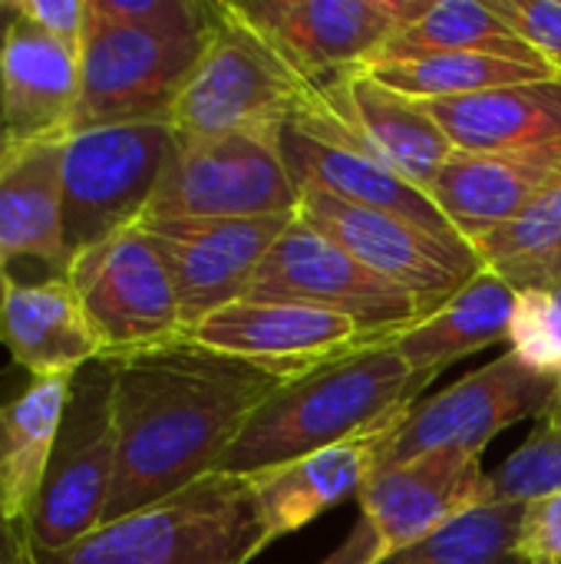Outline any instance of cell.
Returning a JSON list of instances; mask_svg holds the SVG:
<instances>
[{
  "label": "cell",
  "mask_w": 561,
  "mask_h": 564,
  "mask_svg": "<svg viewBox=\"0 0 561 564\" xmlns=\"http://www.w3.org/2000/svg\"><path fill=\"white\" fill-rule=\"evenodd\" d=\"M79 50L13 10L3 43V119L10 145L66 142L79 109Z\"/></svg>",
  "instance_id": "d6986e66"
},
{
  "label": "cell",
  "mask_w": 561,
  "mask_h": 564,
  "mask_svg": "<svg viewBox=\"0 0 561 564\" xmlns=\"http://www.w3.org/2000/svg\"><path fill=\"white\" fill-rule=\"evenodd\" d=\"M298 208L301 188L281 142L212 135L175 145L145 218H268Z\"/></svg>",
  "instance_id": "7c38bea8"
},
{
  "label": "cell",
  "mask_w": 561,
  "mask_h": 564,
  "mask_svg": "<svg viewBox=\"0 0 561 564\" xmlns=\"http://www.w3.org/2000/svg\"><path fill=\"white\" fill-rule=\"evenodd\" d=\"M489 7L561 76V0H489Z\"/></svg>",
  "instance_id": "d6a6232c"
},
{
  "label": "cell",
  "mask_w": 561,
  "mask_h": 564,
  "mask_svg": "<svg viewBox=\"0 0 561 564\" xmlns=\"http://www.w3.org/2000/svg\"><path fill=\"white\" fill-rule=\"evenodd\" d=\"M63 145H17L0 159V258L40 261L66 274L63 241Z\"/></svg>",
  "instance_id": "cb8c5ba5"
},
{
  "label": "cell",
  "mask_w": 561,
  "mask_h": 564,
  "mask_svg": "<svg viewBox=\"0 0 561 564\" xmlns=\"http://www.w3.org/2000/svg\"><path fill=\"white\" fill-rule=\"evenodd\" d=\"M271 545L248 479L208 476L36 564H251Z\"/></svg>",
  "instance_id": "3957f363"
},
{
  "label": "cell",
  "mask_w": 561,
  "mask_h": 564,
  "mask_svg": "<svg viewBox=\"0 0 561 564\" xmlns=\"http://www.w3.org/2000/svg\"><path fill=\"white\" fill-rule=\"evenodd\" d=\"M486 271L516 294L555 291L561 284V182L539 195L513 221L473 241Z\"/></svg>",
  "instance_id": "83f0119b"
},
{
  "label": "cell",
  "mask_w": 561,
  "mask_h": 564,
  "mask_svg": "<svg viewBox=\"0 0 561 564\" xmlns=\"http://www.w3.org/2000/svg\"><path fill=\"white\" fill-rule=\"evenodd\" d=\"M393 433L397 430H384L350 443H337L331 449L251 476L248 482L271 542L301 532L317 516L360 496Z\"/></svg>",
  "instance_id": "603a6c76"
},
{
  "label": "cell",
  "mask_w": 561,
  "mask_h": 564,
  "mask_svg": "<svg viewBox=\"0 0 561 564\" xmlns=\"http://www.w3.org/2000/svg\"><path fill=\"white\" fill-rule=\"evenodd\" d=\"M281 155L298 188H317L341 202L397 215L433 235H460L423 188H417L387 162L374 159L370 152L350 142L327 139V135L308 132L298 122H288L281 132Z\"/></svg>",
  "instance_id": "ffe728a7"
},
{
  "label": "cell",
  "mask_w": 561,
  "mask_h": 564,
  "mask_svg": "<svg viewBox=\"0 0 561 564\" xmlns=\"http://www.w3.org/2000/svg\"><path fill=\"white\" fill-rule=\"evenodd\" d=\"M360 519H367L387 552H400L450 519L489 502V473L473 453H427L400 466L374 469L364 482Z\"/></svg>",
  "instance_id": "e0dca14e"
},
{
  "label": "cell",
  "mask_w": 561,
  "mask_h": 564,
  "mask_svg": "<svg viewBox=\"0 0 561 564\" xmlns=\"http://www.w3.org/2000/svg\"><path fill=\"white\" fill-rule=\"evenodd\" d=\"M116 367L99 357L69 380L43 492L30 519L36 552H63L103 525L116 479Z\"/></svg>",
  "instance_id": "8992f818"
},
{
  "label": "cell",
  "mask_w": 561,
  "mask_h": 564,
  "mask_svg": "<svg viewBox=\"0 0 561 564\" xmlns=\"http://www.w3.org/2000/svg\"><path fill=\"white\" fill-rule=\"evenodd\" d=\"M559 377L532 370L519 354H503L489 367L466 373L436 397L420 400L387 440L377 469L453 449L483 456V449L509 426L542 416L555 400Z\"/></svg>",
  "instance_id": "4fadbf2b"
},
{
  "label": "cell",
  "mask_w": 561,
  "mask_h": 564,
  "mask_svg": "<svg viewBox=\"0 0 561 564\" xmlns=\"http://www.w3.org/2000/svg\"><path fill=\"white\" fill-rule=\"evenodd\" d=\"M298 215L374 274L403 288L420 304L423 317L440 311L483 271V261L466 238L433 235L413 221L341 202L317 188H301Z\"/></svg>",
  "instance_id": "8fae6325"
},
{
  "label": "cell",
  "mask_w": 561,
  "mask_h": 564,
  "mask_svg": "<svg viewBox=\"0 0 561 564\" xmlns=\"http://www.w3.org/2000/svg\"><path fill=\"white\" fill-rule=\"evenodd\" d=\"M516 297L519 294L503 278L483 268L456 297L410 330L397 334L390 344L417 373L440 377L450 364H460L489 344L509 340Z\"/></svg>",
  "instance_id": "484cf974"
},
{
  "label": "cell",
  "mask_w": 561,
  "mask_h": 564,
  "mask_svg": "<svg viewBox=\"0 0 561 564\" xmlns=\"http://www.w3.org/2000/svg\"><path fill=\"white\" fill-rule=\"evenodd\" d=\"M66 281L73 284L106 360L188 337L169 261L142 225L76 254L66 264Z\"/></svg>",
  "instance_id": "ba28073f"
},
{
  "label": "cell",
  "mask_w": 561,
  "mask_h": 564,
  "mask_svg": "<svg viewBox=\"0 0 561 564\" xmlns=\"http://www.w3.org/2000/svg\"><path fill=\"white\" fill-rule=\"evenodd\" d=\"M175 145L169 122L99 126L66 139L63 241L69 261L149 215Z\"/></svg>",
  "instance_id": "5b68a950"
},
{
  "label": "cell",
  "mask_w": 561,
  "mask_h": 564,
  "mask_svg": "<svg viewBox=\"0 0 561 564\" xmlns=\"http://www.w3.org/2000/svg\"><path fill=\"white\" fill-rule=\"evenodd\" d=\"M10 274H7V261L0 258V311H3V301H7V291H10Z\"/></svg>",
  "instance_id": "f35d334b"
},
{
  "label": "cell",
  "mask_w": 561,
  "mask_h": 564,
  "mask_svg": "<svg viewBox=\"0 0 561 564\" xmlns=\"http://www.w3.org/2000/svg\"><path fill=\"white\" fill-rule=\"evenodd\" d=\"M561 492V413L546 410L529 440L489 473V502H532Z\"/></svg>",
  "instance_id": "4dcf8cb0"
},
{
  "label": "cell",
  "mask_w": 561,
  "mask_h": 564,
  "mask_svg": "<svg viewBox=\"0 0 561 564\" xmlns=\"http://www.w3.org/2000/svg\"><path fill=\"white\" fill-rule=\"evenodd\" d=\"M526 502L476 506L380 564H522L519 529Z\"/></svg>",
  "instance_id": "f546056e"
},
{
  "label": "cell",
  "mask_w": 561,
  "mask_h": 564,
  "mask_svg": "<svg viewBox=\"0 0 561 564\" xmlns=\"http://www.w3.org/2000/svg\"><path fill=\"white\" fill-rule=\"evenodd\" d=\"M513 354H519L539 373H561V304L555 291H526L516 297L513 327H509Z\"/></svg>",
  "instance_id": "1f68e13d"
},
{
  "label": "cell",
  "mask_w": 561,
  "mask_h": 564,
  "mask_svg": "<svg viewBox=\"0 0 561 564\" xmlns=\"http://www.w3.org/2000/svg\"><path fill=\"white\" fill-rule=\"evenodd\" d=\"M519 558L522 564H561V492L526 502Z\"/></svg>",
  "instance_id": "836d02e7"
},
{
  "label": "cell",
  "mask_w": 561,
  "mask_h": 564,
  "mask_svg": "<svg viewBox=\"0 0 561 564\" xmlns=\"http://www.w3.org/2000/svg\"><path fill=\"white\" fill-rule=\"evenodd\" d=\"M561 182V142L516 152H453L427 195L473 245Z\"/></svg>",
  "instance_id": "ac0fdd59"
},
{
  "label": "cell",
  "mask_w": 561,
  "mask_h": 564,
  "mask_svg": "<svg viewBox=\"0 0 561 564\" xmlns=\"http://www.w3.org/2000/svg\"><path fill=\"white\" fill-rule=\"evenodd\" d=\"M0 344L10 364L33 377H73L103 357V344L66 274L10 281L0 311Z\"/></svg>",
  "instance_id": "7402d4cb"
},
{
  "label": "cell",
  "mask_w": 561,
  "mask_h": 564,
  "mask_svg": "<svg viewBox=\"0 0 561 564\" xmlns=\"http://www.w3.org/2000/svg\"><path fill=\"white\" fill-rule=\"evenodd\" d=\"M208 36L212 33L182 36L112 23L86 0L76 132L126 122H169L175 99L208 46Z\"/></svg>",
  "instance_id": "52a82bcc"
},
{
  "label": "cell",
  "mask_w": 561,
  "mask_h": 564,
  "mask_svg": "<svg viewBox=\"0 0 561 564\" xmlns=\"http://www.w3.org/2000/svg\"><path fill=\"white\" fill-rule=\"evenodd\" d=\"M112 367L119 446L103 525L215 476L241 426L284 383L188 337Z\"/></svg>",
  "instance_id": "6da1fadb"
},
{
  "label": "cell",
  "mask_w": 561,
  "mask_h": 564,
  "mask_svg": "<svg viewBox=\"0 0 561 564\" xmlns=\"http://www.w3.org/2000/svg\"><path fill=\"white\" fill-rule=\"evenodd\" d=\"M10 23H13V0H0V159L13 149L7 135V119H3V43H7Z\"/></svg>",
  "instance_id": "74e56055"
},
{
  "label": "cell",
  "mask_w": 561,
  "mask_h": 564,
  "mask_svg": "<svg viewBox=\"0 0 561 564\" xmlns=\"http://www.w3.org/2000/svg\"><path fill=\"white\" fill-rule=\"evenodd\" d=\"M387 555H390V552H387L380 532H377L367 519H360V522L354 525V532L341 542V549H337L324 564H380Z\"/></svg>",
  "instance_id": "d590c367"
},
{
  "label": "cell",
  "mask_w": 561,
  "mask_h": 564,
  "mask_svg": "<svg viewBox=\"0 0 561 564\" xmlns=\"http://www.w3.org/2000/svg\"><path fill=\"white\" fill-rule=\"evenodd\" d=\"M73 377L0 370V516L30 525Z\"/></svg>",
  "instance_id": "44dd1931"
},
{
  "label": "cell",
  "mask_w": 561,
  "mask_h": 564,
  "mask_svg": "<svg viewBox=\"0 0 561 564\" xmlns=\"http://www.w3.org/2000/svg\"><path fill=\"white\" fill-rule=\"evenodd\" d=\"M436 377L417 373L390 340L281 383L241 426L215 476L251 479L274 466L397 430Z\"/></svg>",
  "instance_id": "7a4b0ae2"
},
{
  "label": "cell",
  "mask_w": 561,
  "mask_h": 564,
  "mask_svg": "<svg viewBox=\"0 0 561 564\" xmlns=\"http://www.w3.org/2000/svg\"><path fill=\"white\" fill-rule=\"evenodd\" d=\"M188 340L245 360L284 383L370 344L364 330L341 314L255 297H241L215 311L188 330Z\"/></svg>",
  "instance_id": "2e32d148"
},
{
  "label": "cell",
  "mask_w": 561,
  "mask_h": 564,
  "mask_svg": "<svg viewBox=\"0 0 561 564\" xmlns=\"http://www.w3.org/2000/svg\"><path fill=\"white\" fill-rule=\"evenodd\" d=\"M360 73L377 79L380 86L417 99H453V96H473L499 86L516 83H536L559 76L549 66H529L503 56H483V53H440L423 59H393V63H370Z\"/></svg>",
  "instance_id": "f1b7e54d"
},
{
  "label": "cell",
  "mask_w": 561,
  "mask_h": 564,
  "mask_svg": "<svg viewBox=\"0 0 561 564\" xmlns=\"http://www.w3.org/2000/svg\"><path fill=\"white\" fill-rule=\"evenodd\" d=\"M552 410L561 413V373H559V387H555V400H552Z\"/></svg>",
  "instance_id": "ab89813d"
},
{
  "label": "cell",
  "mask_w": 561,
  "mask_h": 564,
  "mask_svg": "<svg viewBox=\"0 0 561 564\" xmlns=\"http://www.w3.org/2000/svg\"><path fill=\"white\" fill-rule=\"evenodd\" d=\"M440 53H483L529 66H549L493 7L489 0H433L420 20L400 30L374 63L423 59ZM552 69V66H549Z\"/></svg>",
  "instance_id": "4316f807"
},
{
  "label": "cell",
  "mask_w": 561,
  "mask_h": 564,
  "mask_svg": "<svg viewBox=\"0 0 561 564\" xmlns=\"http://www.w3.org/2000/svg\"><path fill=\"white\" fill-rule=\"evenodd\" d=\"M433 0H245L238 13L278 50L308 93L370 66Z\"/></svg>",
  "instance_id": "9c48e42d"
},
{
  "label": "cell",
  "mask_w": 561,
  "mask_h": 564,
  "mask_svg": "<svg viewBox=\"0 0 561 564\" xmlns=\"http://www.w3.org/2000/svg\"><path fill=\"white\" fill-rule=\"evenodd\" d=\"M0 564H36L30 525H17L0 516Z\"/></svg>",
  "instance_id": "8d00e7d4"
},
{
  "label": "cell",
  "mask_w": 561,
  "mask_h": 564,
  "mask_svg": "<svg viewBox=\"0 0 561 564\" xmlns=\"http://www.w3.org/2000/svg\"><path fill=\"white\" fill-rule=\"evenodd\" d=\"M17 17L40 26L60 43L83 46L86 36V0H13Z\"/></svg>",
  "instance_id": "e575fe53"
},
{
  "label": "cell",
  "mask_w": 561,
  "mask_h": 564,
  "mask_svg": "<svg viewBox=\"0 0 561 564\" xmlns=\"http://www.w3.org/2000/svg\"><path fill=\"white\" fill-rule=\"evenodd\" d=\"M248 297L308 304L341 314L354 321L370 344L393 340L423 321L420 304L403 288L374 274L337 241L311 228L301 215L271 245Z\"/></svg>",
  "instance_id": "30bf717a"
},
{
  "label": "cell",
  "mask_w": 561,
  "mask_h": 564,
  "mask_svg": "<svg viewBox=\"0 0 561 564\" xmlns=\"http://www.w3.org/2000/svg\"><path fill=\"white\" fill-rule=\"evenodd\" d=\"M423 109L456 152H516L561 142V76L430 99Z\"/></svg>",
  "instance_id": "d4e9b609"
},
{
  "label": "cell",
  "mask_w": 561,
  "mask_h": 564,
  "mask_svg": "<svg viewBox=\"0 0 561 564\" xmlns=\"http://www.w3.org/2000/svg\"><path fill=\"white\" fill-rule=\"evenodd\" d=\"M298 215L268 218H145L139 221L162 248L185 330L215 311L248 297L271 245Z\"/></svg>",
  "instance_id": "9a60e30c"
},
{
  "label": "cell",
  "mask_w": 561,
  "mask_h": 564,
  "mask_svg": "<svg viewBox=\"0 0 561 564\" xmlns=\"http://www.w3.org/2000/svg\"><path fill=\"white\" fill-rule=\"evenodd\" d=\"M291 122L370 152L423 192L456 152L423 102L380 86L367 73H354L334 89L308 93Z\"/></svg>",
  "instance_id": "5bb4252c"
},
{
  "label": "cell",
  "mask_w": 561,
  "mask_h": 564,
  "mask_svg": "<svg viewBox=\"0 0 561 564\" xmlns=\"http://www.w3.org/2000/svg\"><path fill=\"white\" fill-rule=\"evenodd\" d=\"M304 96V83L238 13V7L218 3L208 46L175 99L169 126L179 142L212 135H258L281 142V132Z\"/></svg>",
  "instance_id": "277c9868"
}]
</instances>
